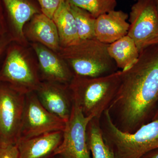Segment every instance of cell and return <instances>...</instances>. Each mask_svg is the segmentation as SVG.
<instances>
[{"label":"cell","instance_id":"obj_16","mask_svg":"<svg viewBox=\"0 0 158 158\" xmlns=\"http://www.w3.org/2000/svg\"><path fill=\"white\" fill-rule=\"evenodd\" d=\"M52 20L58 30L61 47H67L80 41L75 20L67 0L62 1Z\"/></svg>","mask_w":158,"mask_h":158},{"label":"cell","instance_id":"obj_12","mask_svg":"<svg viewBox=\"0 0 158 158\" xmlns=\"http://www.w3.org/2000/svg\"><path fill=\"white\" fill-rule=\"evenodd\" d=\"M8 15L7 31L13 41L23 46L27 44L24 28L38 9L28 0H2Z\"/></svg>","mask_w":158,"mask_h":158},{"label":"cell","instance_id":"obj_21","mask_svg":"<svg viewBox=\"0 0 158 158\" xmlns=\"http://www.w3.org/2000/svg\"><path fill=\"white\" fill-rule=\"evenodd\" d=\"M42 13L52 19L55 12L63 0H37Z\"/></svg>","mask_w":158,"mask_h":158},{"label":"cell","instance_id":"obj_17","mask_svg":"<svg viewBox=\"0 0 158 158\" xmlns=\"http://www.w3.org/2000/svg\"><path fill=\"white\" fill-rule=\"evenodd\" d=\"M108 51L117 68L122 71L133 65L140 55L135 43L127 35L109 44Z\"/></svg>","mask_w":158,"mask_h":158},{"label":"cell","instance_id":"obj_13","mask_svg":"<svg viewBox=\"0 0 158 158\" xmlns=\"http://www.w3.org/2000/svg\"><path fill=\"white\" fill-rule=\"evenodd\" d=\"M63 131L52 132L16 143L19 158H53L63 139Z\"/></svg>","mask_w":158,"mask_h":158},{"label":"cell","instance_id":"obj_22","mask_svg":"<svg viewBox=\"0 0 158 158\" xmlns=\"http://www.w3.org/2000/svg\"><path fill=\"white\" fill-rule=\"evenodd\" d=\"M0 158H19L16 144L0 143Z\"/></svg>","mask_w":158,"mask_h":158},{"label":"cell","instance_id":"obj_5","mask_svg":"<svg viewBox=\"0 0 158 158\" xmlns=\"http://www.w3.org/2000/svg\"><path fill=\"white\" fill-rule=\"evenodd\" d=\"M0 81L25 94L36 91L42 82L38 63L15 41L8 47L0 67Z\"/></svg>","mask_w":158,"mask_h":158},{"label":"cell","instance_id":"obj_1","mask_svg":"<svg viewBox=\"0 0 158 158\" xmlns=\"http://www.w3.org/2000/svg\"><path fill=\"white\" fill-rule=\"evenodd\" d=\"M158 109L157 44L141 52L133 65L122 71L118 90L107 111L116 128L132 134L151 121Z\"/></svg>","mask_w":158,"mask_h":158},{"label":"cell","instance_id":"obj_29","mask_svg":"<svg viewBox=\"0 0 158 158\" xmlns=\"http://www.w3.org/2000/svg\"><path fill=\"white\" fill-rule=\"evenodd\" d=\"M55 158V157H54V158Z\"/></svg>","mask_w":158,"mask_h":158},{"label":"cell","instance_id":"obj_15","mask_svg":"<svg viewBox=\"0 0 158 158\" xmlns=\"http://www.w3.org/2000/svg\"><path fill=\"white\" fill-rule=\"evenodd\" d=\"M25 34L34 43H37L58 53L60 40L56 26L52 19L42 13L35 15L26 28Z\"/></svg>","mask_w":158,"mask_h":158},{"label":"cell","instance_id":"obj_6","mask_svg":"<svg viewBox=\"0 0 158 158\" xmlns=\"http://www.w3.org/2000/svg\"><path fill=\"white\" fill-rule=\"evenodd\" d=\"M26 94L0 81V143L16 144Z\"/></svg>","mask_w":158,"mask_h":158},{"label":"cell","instance_id":"obj_10","mask_svg":"<svg viewBox=\"0 0 158 158\" xmlns=\"http://www.w3.org/2000/svg\"><path fill=\"white\" fill-rule=\"evenodd\" d=\"M35 92L48 111L65 122L68 121L74 105L69 85L42 81Z\"/></svg>","mask_w":158,"mask_h":158},{"label":"cell","instance_id":"obj_14","mask_svg":"<svg viewBox=\"0 0 158 158\" xmlns=\"http://www.w3.org/2000/svg\"><path fill=\"white\" fill-rule=\"evenodd\" d=\"M128 15L124 11L114 10L96 18L94 33L98 40L110 44L127 35L129 23Z\"/></svg>","mask_w":158,"mask_h":158},{"label":"cell","instance_id":"obj_11","mask_svg":"<svg viewBox=\"0 0 158 158\" xmlns=\"http://www.w3.org/2000/svg\"><path fill=\"white\" fill-rule=\"evenodd\" d=\"M32 46L38 59L42 81L69 85L74 74L66 62L57 53L42 44L33 43Z\"/></svg>","mask_w":158,"mask_h":158},{"label":"cell","instance_id":"obj_26","mask_svg":"<svg viewBox=\"0 0 158 158\" xmlns=\"http://www.w3.org/2000/svg\"><path fill=\"white\" fill-rule=\"evenodd\" d=\"M156 119H158V109L157 110L154 116L153 117L152 120H156Z\"/></svg>","mask_w":158,"mask_h":158},{"label":"cell","instance_id":"obj_9","mask_svg":"<svg viewBox=\"0 0 158 158\" xmlns=\"http://www.w3.org/2000/svg\"><path fill=\"white\" fill-rule=\"evenodd\" d=\"M91 119L86 117L74 103L71 114L63 130L62 143L56 150L55 156L91 158L87 138V127Z\"/></svg>","mask_w":158,"mask_h":158},{"label":"cell","instance_id":"obj_8","mask_svg":"<svg viewBox=\"0 0 158 158\" xmlns=\"http://www.w3.org/2000/svg\"><path fill=\"white\" fill-rule=\"evenodd\" d=\"M129 21L127 35L139 52L158 44V14L153 0H137L132 6Z\"/></svg>","mask_w":158,"mask_h":158},{"label":"cell","instance_id":"obj_20","mask_svg":"<svg viewBox=\"0 0 158 158\" xmlns=\"http://www.w3.org/2000/svg\"><path fill=\"white\" fill-rule=\"evenodd\" d=\"M71 5L85 9L95 18L115 10L117 0H67Z\"/></svg>","mask_w":158,"mask_h":158},{"label":"cell","instance_id":"obj_27","mask_svg":"<svg viewBox=\"0 0 158 158\" xmlns=\"http://www.w3.org/2000/svg\"><path fill=\"white\" fill-rule=\"evenodd\" d=\"M158 14V0H153Z\"/></svg>","mask_w":158,"mask_h":158},{"label":"cell","instance_id":"obj_7","mask_svg":"<svg viewBox=\"0 0 158 158\" xmlns=\"http://www.w3.org/2000/svg\"><path fill=\"white\" fill-rule=\"evenodd\" d=\"M65 123L42 106L35 91L30 92L26 94L18 141L63 131Z\"/></svg>","mask_w":158,"mask_h":158},{"label":"cell","instance_id":"obj_25","mask_svg":"<svg viewBox=\"0 0 158 158\" xmlns=\"http://www.w3.org/2000/svg\"><path fill=\"white\" fill-rule=\"evenodd\" d=\"M141 158H158V148L147 152Z\"/></svg>","mask_w":158,"mask_h":158},{"label":"cell","instance_id":"obj_23","mask_svg":"<svg viewBox=\"0 0 158 158\" xmlns=\"http://www.w3.org/2000/svg\"><path fill=\"white\" fill-rule=\"evenodd\" d=\"M12 41L13 40L8 33L0 36V61L6 55L7 48Z\"/></svg>","mask_w":158,"mask_h":158},{"label":"cell","instance_id":"obj_28","mask_svg":"<svg viewBox=\"0 0 158 158\" xmlns=\"http://www.w3.org/2000/svg\"><path fill=\"white\" fill-rule=\"evenodd\" d=\"M55 158H66L65 157L61 155H56L55 156Z\"/></svg>","mask_w":158,"mask_h":158},{"label":"cell","instance_id":"obj_18","mask_svg":"<svg viewBox=\"0 0 158 158\" xmlns=\"http://www.w3.org/2000/svg\"><path fill=\"white\" fill-rule=\"evenodd\" d=\"M87 138L91 158H115L103 138L100 118L90 119L87 127Z\"/></svg>","mask_w":158,"mask_h":158},{"label":"cell","instance_id":"obj_19","mask_svg":"<svg viewBox=\"0 0 158 158\" xmlns=\"http://www.w3.org/2000/svg\"><path fill=\"white\" fill-rule=\"evenodd\" d=\"M70 6L75 20L80 41L95 38L94 26L96 18L85 9L70 4Z\"/></svg>","mask_w":158,"mask_h":158},{"label":"cell","instance_id":"obj_3","mask_svg":"<svg viewBox=\"0 0 158 158\" xmlns=\"http://www.w3.org/2000/svg\"><path fill=\"white\" fill-rule=\"evenodd\" d=\"M105 143L115 158H141L158 148V119L143 125L135 132H123L113 124L107 110L100 118Z\"/></svg>","mask_w":158,"mask_h":158},{"label":"cell","instance_id":"obj_24","mask_svg":"<svg viewBox=\"0 0 158 158\" xmlns=\"http://www.w3.org/2000/svg\"><path fill=\"white\" fill-rule=\"evenodd\" d=\"M8 33L6 19L3 15L0 3V36Z\"/></svg>","mask_w":158,"mask_h":158},{"label":"cell","instance_id":"obj_4","mask_svg":"<svg viewBox=\"0 0 158 158\" xmlns=\"http://www.w3.org/2000/svg\"><path fill=\"white\" fill-rule=\"evenodd\" d=\"M108 45L95 38L61 47L57 54L68 64L74 74L97 77L118 70L108 52Z\"/></svg>","mask_w":158,"mask_h":158},{"label":"cell","instance_id":"obj_2","mask_svg":"<svg viewBox=\"0 0 158 158\" xmlns=\"http://www.w3.org/2000/svg\"><path fill=\"white\" fill-rule=\"evenodd\" d=\"M121 73L97 77L74 75L69 87L74 103L86 117L100 118L108 110L118 90Z\"/></svg>","mask_w":158,"mask_h":158}]
</instances>
